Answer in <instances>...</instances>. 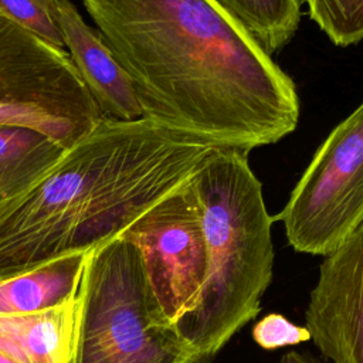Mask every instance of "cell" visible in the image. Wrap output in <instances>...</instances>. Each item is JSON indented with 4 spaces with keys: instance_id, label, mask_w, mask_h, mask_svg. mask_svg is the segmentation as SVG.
<instances>
[{
    "instance_id": "15",
    "label": "cell",
    "mask_w": 363,
    "mask_h": 363,
    "mask_svg": "<svg viewBox=\"0 0 363 363\" xmlns=\"http://www.w3.org/2000/svg\"><path fill=\"white\" fill-rule=\"evenodd\" d=\"M0 17L27 30L45 44L65 51L58 21V0H0Z\"/></svg>"
},
{
    "instance_id": "10",
    "label": "cell",
    "mask_w": 363,
    "mask_h": 363,
    "mask_svg": "<svg viewBox=\"0 0 363 363\" xmlns=\"http://www.w3.org/2000/svg\"><path fill=\"white\" fill-rule=\"evenodd\" d=\"M88 255L64 254L0 279V315L37 313L75 299Z\"/></svg>"
},
{
    "instance_id": "13",
    "label": "cell",
    "mask_w": 363,
    "mask_h": 363,
    "mask_svg": "<svg viewBox=\"0 0 363 363\" xmlns=\"http://www.w3.org/2000/svg\"><path fill=\"white\" fill-rule=\"evenodd\" d=\"M271 57L294 37L301 21L299 0H216Z\"/></svg>"
},
{
    "instance_id": "8",
    "label": "cell",
    "mask_w": 363,
    "mask_h": 363,
    "mask_svg": "<svg viewBox=\"0 0 363 363\" xmlns=\"http://www.w3.org/2000/svg\"><path fill=\"white\" fill-rule=\"evenodd\" d=\"M305 319L332 363H363V221L320 264Z\"/></svg>"
},
{
    "instance_id": "14",
    "label": "cell",
    "mask_w": 363,
    "mask_h": 363,
    "mask_svg": "<svg viewBox=\"0 0 363 363\" xmlns=\"http://www.w3.org/2000/svg\"><path fill=\"white\" fill-rule=\"evenodd\" d=\"M311 20L337 47L363 40V0H303Z\"/></svg>"
},
{
    "instance_id": "9",
    "label": "cell",
    "mask_w": 363,
    "mask_h": 363,
    "mask_svg": "<svg viewBox=\"0 0 363 363\" xmlns=\"http://www.w3.org/2000/svg\"><path fill=\"white\" fill-rule=\"evenodd\" d=\"M58 21L68 57L104 116L119 121L143 118L130 77L71 0H58Z\"/></svg>"
},
{
    "instance_id": "6",
    "label": "cell",
    "mask_w": 363,
    "mask_h": 363,
    "mask_svg": "<svg viewBox=\"0 0 363 363\" xmlns=\"http://www.w3.org/2000/svg\"><path fill=\"white\" fill-rule=\"evenodd\" d=\"M272 218L296 252L322 257L363 221V102L323 140Z\"/></svg>"
},
{
    "instance_id": "16",
    "label": "cell",
    "mask_w": 363,
    "mask_h": 363,
    "mask_svg": "<svg viewBox=\"0 0 363 363\" xmlns=\"http://www.w3.org/2000/svg\"><path fill=\"white\" fill-rule=\"evenodd\" d=\"M251 336L254 342L265 350L296 346L311 340V333L306 326L295 325L286 316L277 312L261 318L252 326Z\"/></svg>"
},
{
    "instance_id": "2",
    "label": "cell",
    "mask_w": 363,
    "mask_h": 363,
    "mask_svg": "<svg viewBox=\"0 0 363 363\" xmlns=\"http://www.w3.org/2000/svg\"><path fill=\"white\" fill-rule=\"evenodd\" d=\"M213 147L147 118L105 116L35 184L0 204V279L119 237Z\"/></svg>"
},
{
    "instance_id": "11",
    "label": "cell",
    "mask_w": 363,
    "mask_h": 363,
    "mask_svg": "<svg viewBox=\"0 0 363 363\" xmlns=\"http://www.w3.org/2000/svg\"><path fill=\"white\" fill-rule=\"evenodd\" d=\"M77 305L75 298L37 313L0 315V353L16 363H68Z\"/></svg>"
},
{
    "instance_id": "7",
    "label": "cell",
    "mask_w": 363,
    "mask_h": 363,
    "mask_svg": "<svg viewBox=\"0 0 363 363\" xmlns=\"http://www.w3.org/2000/svg\"><path fill=\"white\" fill-rule=\"evenodd\" d=\"M119 237L138 248L149 286L172 323L194 309L208 258L191 177L140 214Z\"/></svg>"
},
{
    "instance_id": "5",
    "label": "cell",
    "mask_w": 363,
    "mask_h": 363,
    "mask_svg": "<svg viewBox=\"0 0 363 363\" xmlns=\"http://www.w3.org/2000/svg\"><path fill=\"white\" fill-rule=\"evenodd\" d=\"M104 118L65 51L0 17V125L35 129L68 149Z\"/></svg>"
},
{
    "instance_id": "17",
    "label": "cell",
    "mask_w": 363,
    "mask_h": 363,
    "mask_svg": "<svg viewBox=\"0 0 363 363\" xmlns=\"http://www.w3.org/2000/svg\"><path fill=\"white\" fill-rule=\"evenodd\" d=\"M278 363H325L323 360L301 352H288L282 354Z\"/></svg>"
},
{
    "instance_id": "4",
    "label": "cell",
    "mask_w": 363,
    "mask_h": 363,
    "mask_svg": "<svg viewBox=\"0 0 363 363\" xmlns=\"http://www.w3.org/2000/svg\"><path fill=\"white\" fill-rule=\"evenodd\" d=\"M68 363H199L162 312L140 254L116 237L89 251Z\"/></svg>"
},
{
    "instance_id": "1",
    "label": "cell",
    "mask_w": 363,
    "mask_h": 363,
    "mask_svg": "<svg viewBox=\"0 0 363 363\" xmlns=\"http://www.w3.org/2000/svg\"><path fill=\"white\" fill-rule=\"evenodd\" d=\"M143 109L174 132L250 152L295 130L292 78L216 0H82Z\"/></svg>"
},
{
    "instance_id": "3",
    "label": "cell",
    "mask_w": 363,
    "mask_h": 363,
    "mask_svg": "<svg viewBox=\"0 0 363 363\" xmlns=\"http://www.w3.org/2000/svg\"><path fill=\"white\" fill-rule=\"evenodd\" d=\"M191 184L207 245V275L193 311L174 322L199 363L210 360L261 311L272 279L274 247L262 186L248 152L214 146Z\"/></svg>"
},
{
    "instance_id": "12",
    "label": "cell",
    "mask_w": 363,
    "mask_h": 363,
    "mask_svg": "<svg viewBox=\"0 0 363 363\" xmlns=\"http://www.w3.org/2000/svg\"><path fill=\"white\" fill-rule=\"evenodd\" d=\"M64 152V146L35 129L0 125V204L27 191Z\"/></svg>"
}]
</instances>
